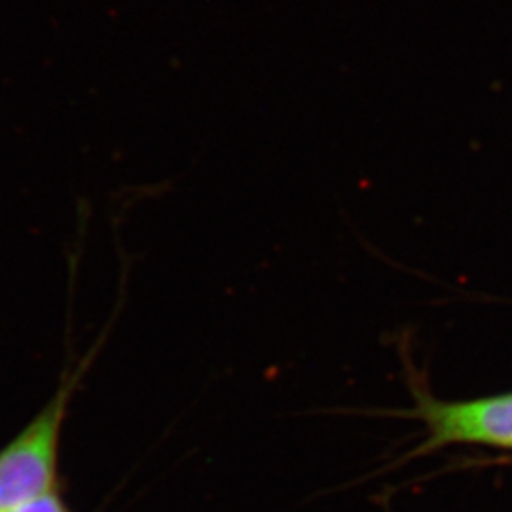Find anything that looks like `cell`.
<instances>
[{"label": "cell", "instance_id": "cell-1", "mask_svg": "<svg viewBox=\"0 0 512 512\" xmlns=\"http://www.w3.org/2000/svg\"><path fill=\"white\" fill-rule=\"evenodd\" d=\"M71 397L69 380L37 418L0 450V512L14 511L57 490L59 440Z\"/></svg>", "mask_w": 512, "mask_h": 512}, {"label": "cell", "instance_id": "cell-2", "mask_svg": "<svg viewBox=\"0 0 512 512\" xmlns=\"http://www.w3.org/2000/svg\"><path fill=\"white\" fill-rule=\"evenodd\" d=\"M421 416L431 431L423 450L450 442L512 448V395L471 403H425Z\"/></svg>", "mask_w": 512, "mask_h": 512}, {"label": "cell", "instance_id": "cell-3", "mask_svg": "<svg viewBox=\"0 0 512 512\" xmlns=\"http://www.w3.org/2000/svg\"><path fill=\"white\" fill-rule=\"evenodd\" d=\"M10 512H71L69 507L65 505V501L61 499V495L55 492L40 495L37 499L19 505L18 509Z\"/></svg>", "mask_w": 512, "mask_h": 512}]
</instances>
